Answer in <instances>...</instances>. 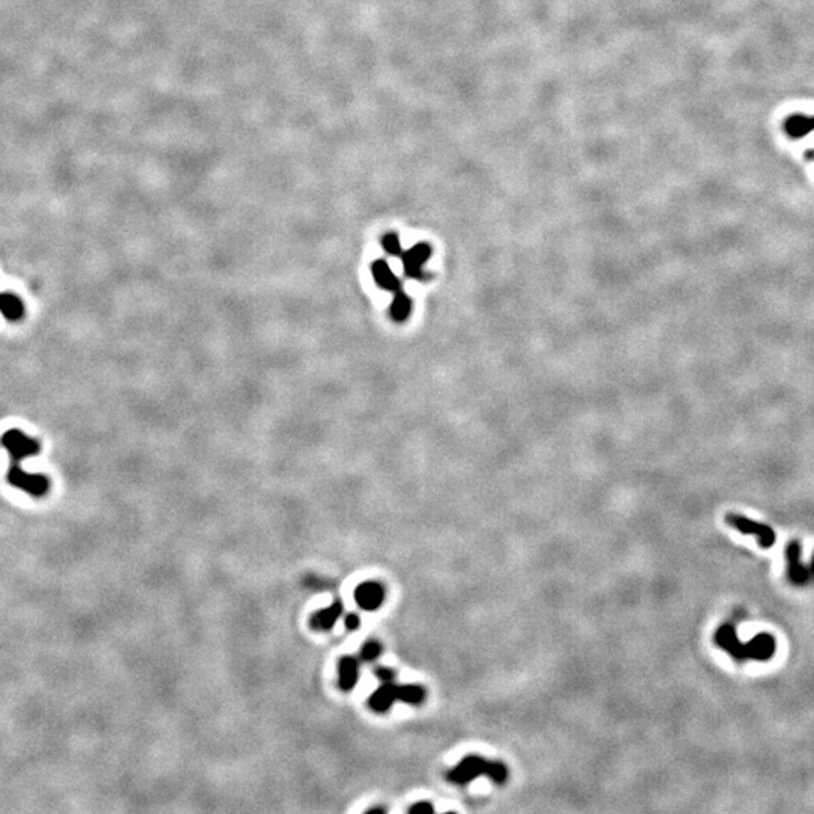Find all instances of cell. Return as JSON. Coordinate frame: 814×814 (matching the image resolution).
Masks as SVG:
<instances>
[{
	"label": "cell",
	"instance_id": "1",
	"mask_svg": "<svg viewBox=\"0 0 814 814\" xmlns=\"http://www.w3.org/2000/svg\"><path fill=\"white\" fill-rule=\"evenodd\" d=\"M485 775L493 783L504 784L508 778V769L502 762H492L480 756H466L447 774L449 783L465 786Z\"/></svg>",
	"mask_w": 814,
	"mask_h": 814
},
{
	"label": "cell",
	"instance_id": "2",
	"mask_svg": "<svg viewBox=\"0 0 814 814\" xmlns=\"http://www.w3.org/2000/svg\"><path fill=\"white\" fill-rule=\"evenodd\" d=\"M426 698V689L420 685H395L388 682L380 685L368 698V706L374 712L385 713L394 706L395 701L407 704H421Z\"/></svg>",
	"mask_w": 814,
	"mask_h": 814
},
{
	"label": "cell",
	"instance_id": "3",
	"mask_svg": "<svg viewBox=\"0 0 814 814\" xmlns=\"http://www.w3.org/2000/svg\"><path fill=\"white\" fill-rule=\"evenodd\" d=\"M6 479L14 488L24 490L26 493L32 495V497H44L50 489V481L46 475L26 472L19 466V463H14L8 469Z\"/></svg>",
	"mask_w": 814,
	"mask_h": 814
},
{
	"label": "cell",
	"instance_id": "4",
	"mask_svg": "<svg viewBox=\"0 0 814 814\" xmlns=\"http://www.w3.org/2000/svg\"><path fill=\"white\" fill-rule=\"evenodd\" d=\"M725 522H727L729 526L738 529L742 534L756 535L758 545L762 546L763 549H769V547L774 546L775 543L774 529L765 524H760V522L738 515V513H727Z\"/></svg>",
	"mask_w": 814,
	"mask_h": 814
},
{
	"label": "cell",
	"instance_id": "5",
	"mask_svg": "<svg viewBox=\"0 0 814 814\" xmlns=\"http://www.w3.org/2000/svg\"><path fill=\"white\" fill-rule=\"evenodd\" d=\"M0 442H2V445L8 453L11 454L14 463H20L26 457L37 456L41 449L37 439L26 436L23 431L17 429L8 430L6 433H3Z\"/></svg>",
	"mask_w": 814,
	"mask_h": 814
},
{
	"label": "cell",
	"instance_id": "6",
	"mask_svg": "<svg viewBox=\"0 0 814 814\" xmlns=\"http://www.w3.org/2000/svg\"><path fill=\"white\" fill-rule=\"evenodd\" d=\"M715 644L724 651H727L730 656L738 662H745L749 659V642H740L738 638L736 629L731 624H724L713 636Z\"/></svg>",
	"mask_w": 814,
	"mask_h": 814
},
{
	"label": "cell",
	"instance_id": "7",
	"mask_svg": "<svg viewBox=\"0 0 814 814\" xmlns=\"http://www.w3.org/2000/svg\"><path fill=\"white\" fill-rule=\"evenodd\" d=\"M802 547L799 542H790L786 547V560H787V578L795 585H804L810 581L808 567L802 564Z\"/></svg>",
	"mask_w": 814,
	"mask_h": 814
},
{
	"label": "cell",
	"instance_id": "8",
	"mask_svg": "<svg viewBox=\"0 0 814 814\" xmlns=\"http://www.w3.org/2000/svg\"><path fill=\"white\" fill-rule=\"evenodd\" d=\"M385 597L386 592L383 585L376 581L362 582L355 590V601L358 606L364 610H369V613L382 606Z\"/></svg>",
	"mask_w": 814,
	"mask_h": 814
},
{
	"label": "cell",
	"instance_id": "9",
	"mask_svg": "<svg viewBox=\"0 0 814 814\" xmlns=\"http://www.w3.org/2000/svg\"><path fill=\"white\" fill-rule=\"evenodd\" d=\"M430 254L431 249L426 243L415 244L412 249L401 254V261L406 275L413 279H420L422 276V265L430 258Z\"/></svg>",
	"mask_w": 814,
	"mask_h": 814
},
{
	"label": "cell",
	"instance_id": "10",
	"mask_svg": "<svg viewBox=\"0 0 814 814\" xmlns=\"http://www.w3.org/2000/svg\"><path fill=\"white\" fill-rule=\"evenodd\" d=\"M749 659L751 661H758V662H766L774 656L775 649H776V642L775 638L772 635H769L766 632H762L756 635L753 640H749Z\"/></svg>",
	"mask_w": 814,
	"mask_h": 814
},
{
	"label": "cell",
	"instance_id": "11",
	"mask_svg": "<svg viewBox=\"0 0 814 814\" xmlns=\"http://www.w3.org/2000/svg\"><path fill=\"white\" fill-rule=\"evenodd\" d=\"M359 680V661L353 656H344L338 665V685L342 691H351Z\"/></svg>",
	"mask_w": 814,
	"mask_h": 814
},
{
	"label": "cell",
	"instance_id": "12",
	"mask_svg": "<svg viewBox=\"0 0 814 814\" xmlns=\"http://www.w3.org/2000/svg\"><path fill=\"white\" fill-rule=\"evenodd\" d=\"M342 605L341 601H333L329 606H326L311 617V624L317 631H329L336 624L342 615Z\"/></svg>",
	"mask_w": 814,
	"mask_h": 814
},
{
	"label": "cell",
	"instance_id": "13",
	"mask_svg": "<svg viewBox=\"0 0 814 814\" xmlns=\"http://www.w3.org/2000/svg\"><path fill=\"white\" fill-rule=\"evenodd\" d=\"M371 272H373V278L376 281V284L382 290L391 291V293H395V291L401 290L400 279L394 275V272L391 270V267H389V264L385 260H377L376 263H373Z\"/></svg>",
	"mask_w": 814,
	"mask_h": 814
},
{
	"label": "cell",
	"instance_id": "14",
	"mask_svg": "<svg viewBox=\"0 0 814 814\" xmlns=\"http://www.w3.org/2000/svg\"><path fill=\"white\" fill-rule=\"evenodd\" d=\"M0 314L6 320L19 322L24 315V305L22 299L14 293H0Z\"/></svg>",
	"mask_w": 814,
	"mask_h": 814
},
{
	"label": "cell",
	"instance_id": "15",
	"mask_svg": "<svg viewBox=\"0 0 814 814\" xmlns=\"http://www.w3.org/2000/svg\"><path fill=\"white\" fill-rule=\"evenodd\" d=\"M410 309H412V302L409 296H407L403 290H398L394 293V299L391 302V309H389V313H391V317L394 318L395 322H404L407 317L410 314Z\"/></svg>",
	"mask_w": 814,
	"mask_h": 814
},
{
	"label": "cell",
	"instance_id": "16",
	"mask_svg": "<svg viewBox=\"0 0 814 814\" xmlns=\"http://www.w3.org/2000/svg\"><path fill=\"white\" fill-rule=\"evenodd\" d=\"M382 246L383 249L392 256H398L401 255V243H400V238L395 233H388L385 234V237L382 238Z\"/></svg>",
	"mask_w": 814,
	"mask_h": 814
},
{
	"label": "cell",
	"instance_id": "17",
	"mask_svg": "<svg viewBox=\"0 0 814 814\" xmlns=\"http://www.w3.org/2000/svg\"><path fill=\"white\" fill-rule=\"evenodd\" d=\"M380 653H382V645H380V642H377L374 640H369L364 645H362L360 658L364 661L371 662V661H376L380 656Z\"/></svg>",
	"mask_w": 814,
	"mask_h": 814
},
{
	"label": "cell",
	"instance_id": "18",
	"mask_svg": "<svg viewBox=\"0 0 814 814\" xmlns=\"http://www.w3.org/2000/svg\"><path fill=\"white\" fill-rule=\"evenodd\" d=\"M376 677L380 680V682L388 683V682H394V677H395V672L392 668H388V667H379L374 671Z\"/></svg>",
	"mask_w": 814,
	"mask_h": 814
},
{
	"label": "cell",
	"instance_id": "19",
	"mask_svg": "<svg viewBox=\"0 0 814 814\" xmlns=\"http://www.w3.org/2000/svg\"><path fill=\"white\" fill-rule=\"evenodd\" d=\"M433 811H435V808H433V805L427 801H421V802L413 804L412 807L409 808V813H412V814H431Z\"/></svg>",
	"mask_w": 814,
	"mask_h": 814
},
{
	"label": "cell",
	"instance_id": "20",
	"mask_svg": "<svg viewBox=\"0 0 814 814\" xmlns=\"http://www.w3.org/2000/svg\"><path fill=\"white\" fill-rule=\"evenodd\" d=\"M344 623H346V627L349 631H356L360 626V617L358 614H349L344 618Z\"/></svg>",
	"mask_w": 814,
	"mask_h": 814
},
{
	"label": "cell",
	"instance_id": "21",
	"mask_svg": "<svg viewBox=\"0 0 814 814\" xmlns=\"http://www.w3.org/2000/svg\"><path fill=\"white\" fill-rule=\"evenodd\" d=\"M808 572H810V581H814V554H813V558L811 563L808 565Z\"/></svg>",
	"mask_w": 814,
	"mask_h": 814
},
{
	"label": "cell",
	"instance_id": "22",
	"mask_svg": "<svg viewBox=\"0 0 814 814\" xmlns=\"http://www.w3.org/2000/svg\"><path fill=\"white\" fill-rule=\"evenodd\" d=\"M368 813H385V810L383 808H371V810H368Z\"/></svg>",
	"mask_w": 814,
	"mask_h": 814
}]
</instances>
